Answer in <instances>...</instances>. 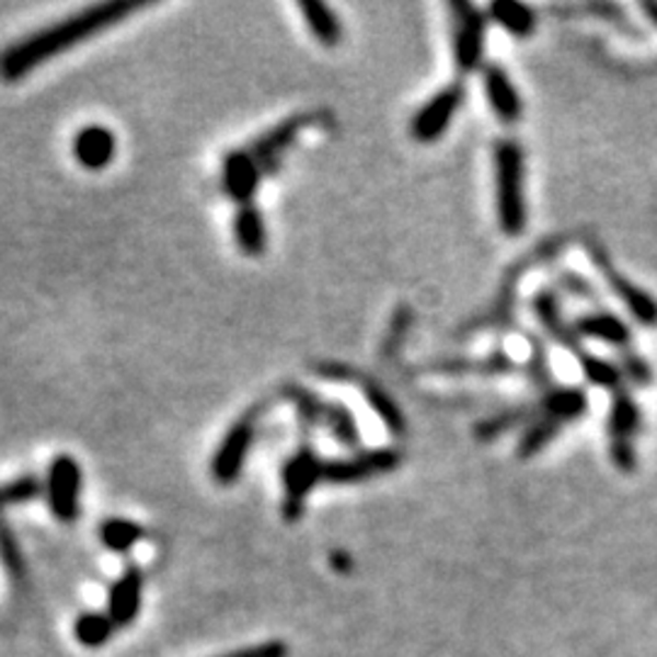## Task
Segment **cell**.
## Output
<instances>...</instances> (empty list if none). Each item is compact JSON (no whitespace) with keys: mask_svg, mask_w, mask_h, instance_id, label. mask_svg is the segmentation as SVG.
Returning a JSON list of instances; mask_svg holds the SVG:
<instances>
[{"mask_svg":"<svg viewBox=\"0 0 657 657\" xmlns=\"http://www.w3.org/2000/svg\"><path fill=\"white\" fill-rule=\"evenodd\" d=\"M141 8L145 5L135 3V0H131V3L129 0L97 3L81 10V13L57 22V25L39 30L35 35L10 44L8 49L0 51V81L15 83L20 79H25V76L35 71L37 66L47 64L54 57H59L61 51L79 47V44H83L85 39H91L95 35H101V32L119 25V22L127 20L129 15L139 13Z\"/></svg>","mask_w":657,"mask_h":657,"instance_id":"1","label":"cell"},{"mask_svg":"<svg viewBox=\"0 0 657 657\" xmlns=\"http://www.w3.org/2000/svg\"><path fill=\"white\" fill-rule=\"evenodd\" d=\"M523 169L517 145H502L497 151V210L502 229L517 237L523 227Z\"/></svg>","mask_w":657,"mask_h":657,"instance_id":"2","label":"cell"},{"mask_svg":"<svg viewBox=\"0 0 657 657\" xmlns=\"http://www.w3.org/2000/svg\"><path fill=\"white\" fill-rule=\"evenodd\" d=\"M256 416L258 412L254 407L249 414L241 416V419H237L215 451L210 470L219 485H232V482L241 477V470L246 465V458L256 438Z\"/></svg>","mask_w":657,"mask_h":657,"instance_id":"3","label":"cell"},{"mask_svg":"<svg viewBox=\"0 0 657 657\" xmlns=\"http://www.w3.org/2000/svg\"><path fill=\"white\" fill-rule=\"evenodd\" d=\"M316 482H324V463L312 451H298L283 468V517L295 521L302 517L304 499L316 487Z\"/></svg>","mask_w":657,"mask_h":657,"instance_id":"4","label":"cell"},{"mask_svg":"<svg viewBox=\"0 0 657 657\" xmlns=\"http://www.w3.org/2000/svg\"><path fill=\"white\" fill-rule=\"evenodd\" d=\"M49 509L59 521H73L81 511V465L71 456H57L47 473Z\"/></svg>","mask_w":657,"mask_h":657,"instance_id":"5","label":"cell"},{"mask_svg":"<svg viewBox=\"0 0 657 657\" xmlns=\"http://www.w3.org/2000/svg\"><path fill=\"white\" fill-rule=\"evenodd\" d=\"M263 173L266 171L249 149L229 151L222 163V183L227 195L239 205H249L258 191Z\"/></svg>","mask_w":657,"mask_h":657,"instance_id":"6","label":"cell"},{"mask_svg":"<svg viewBox=\"0 0 657 657\" xmlns=\"http://www.w3.org/2000/svg\"><path fill=\"white\" fill-rule=\"evenodd\" d=\"M397 460L400 456L394 451H370L348 460H332V463H324V482L346 485V482L376 477L382 473H390V470L397 465Z\"/></svg>","mask_w":657,"mask_h":657,"instance_id":"7","label":"cell"},{"mask_svg":"<svg viewBox=\"0 0 657 657\" xmlns=\"http://www.w3.org/2000/svg\"><path fill=\"white\" fill-rule=\"evenodd\" d=\"M117 153V139L113 129L103 125H88L79 129V135L73 137V157L79 161V166L85 171H103L113 163Z\"/></svg>","mask_w":657,"mask_h":657,"instance_id":"8","label":"cell"},{"mask_svg":"<svg viewBox=\"0 0 657 657\" xmlns=\"http://www.w3.org/2000/svg\"><path fill=\"white\" fill-rule=\"evenodd\" d=\"M141 595H145V575L137 567L125 569L113 589H110L107 616L113 619L115 629H127L135 623L141 609Z\"/></svg>","mask_w":657,"mask_h":657,"instance_id":"9","label":"cell"},{"mask_svg":"<svg viewBox=\"0 0 657 657\" xmlns=\"http://www.w3.org/2000/svg\"><path fill=\"white\" fill-rule=\"evenodd\" d=\"M312 119H314L312 115H295L273 129H268L266 135H261L254 145L249 147V151L254 153L263 171L276 166V161L292 147V141L300 137V131L312 125Z\"/></svg>","mask_w":657,"mask_h":657,"instance_id":"10","label":"cell"},{"mask_svg":"<svg viewBox=\"0 0 657 657\" xmlns=\"http://www.w3.org/2000/svg\"><path fill=\"white\" fill-rule=\"evenodd\" d=\"M460 97H463V91H460V85H453L448 88V91L438 93L429 105H424L422 113L416 115V119L412 123L414 139L434 141L441 137V131L448 127L451 117L456 115Z\"/></svg>","mask_w":657,"mask_h":657,"instance_id":"11","label":"cell"},{"mask_svg":"<svg viewBox=\"0 0 657 657\" xmlns=\"http://www.w3.org/2000/svg\"><path fill=\"white\" fill-rule=\"evenodd\" d=\"M458 30H456V61L463 71L475 69L482 57V30L485 20L470 5H456Z\"/></svg>","mask_w":657,"mask_h":657,"instance_id":"12","label":"cell"},{"mask_svg":"<svg viewBox=\"0 0 657 657\" xmlns=\"http://www.w3.org/2000/svg\"><path fill=\"white\" fill-rule=\"evenodd\" d=\"M234 241L237 246L244 251L246 256H263V251L268 246V232H266V219H263L261 210L254 205H239L234 215Z\"/></svg>","mask_w":657,"mask_h":657,"instance_id":"13","label":"cell"},{"mask_svg":"<svg viewBox=\"0 0 657 657\" xmlns=\"http://www.w3.org/2000/svg\"><path fill=\"white\" fill-rule=\"evenodd\" d=\"M485 93L489 105L495 107V113L504 119V123H514L521 115V101L517 88L511 85L509 76L504 73L497 66L485 71Z\"/></svg>","mask_w":657,"mask_h":657,"instance_id":"14","label":"cell"},{"mask_svg":"<svg viewBox=\"0 0 657 657\" xmlns=\"http://www.w3.org/2000/svg\"><path fill=\"white\" fill-rule=\"evenodd\" d=\"M611 431H613V458L619 460V465L623 470H631L633 468L631 436L635 431V407L631 400H616V404H613Z\"/></svg>","mask_w":657,"mask_h":657,"instance_id":"15","label":"cell"},{"mask_svg":"<svg viewBox=\"0 0 657 657\" xmlns=\"http://www.w3.org/2000/svg\"><path fill=\"white\" fill-rule=\"evenodd\" d=\"M300 13L304 18V25L310 27L314 39L324 44V47H338L344 37L342 22L328 10V5L316 3V0H310V3H300Z\"/></svg>","mask_w":657,"mask_h":657,"instance_id":"16","label":"cell"},{"mask_svg":"<svg viewBox=\"0 0 657 657\" xmlns=\"http://www.w3.org/2000/svg\"><path fill=\"white\" fill-rule=\"evenodd\" d=\"M97 539L113 553H129L141 539H145V529L139 523L127 519H107L97 529Z\"/></svg>","mask_w":657,"mask_h":657,"instance_id":"17","label":"cell"},{"mask_svg":"<svg viewBox=\"0 0 657 657\" xmlns=\"http://www.w3.org/2000/svg\"><path fill=\"white\" fill-rule=\"evenodd\" d=\"M115 631L113 619L107 616V613H97V611H88L81 613L79 619H76V641H79L83 648H103V645L110 641V635Z\"/></svg>","mask_w":657,"mask_h":657,"instance_id":"18","label":"cell"},{"mask_svg":"<svg viewBox=\"0 0 657 657\" xmlns=\"http://www.w3.org/2000/svg\"><path fill=\"white\" fill-rule=\"evenodd\" d=\"M322 422L328 426V431H332L342 443H346V446L358 443L356 422L350 419L348 410L342 407V404H326Z\"/></svg>","mask_w":657,"mask_h":657,"instance_id":"19","label":"cell"},{"mask_svg":"<svg viewBox=\"0 0 657 657\" xmlns=\"http://www.w3.org/2000/svg\"><path fill=\"white\" fill-rule=\"evenodd\" d=\"M42 492V482L35 475H25L18 477L13 482H8V485L0 487V504L5 507H15V504H25L32 502Z\"/></svg>","mask_w":657,"mask_h":657,"instance_id":"20","label":"cell"},{"mask_svg":"<svg viewBox=\"0 0 657 657\" xmlns=\"http://www.w3.org/2000/svg\"><path fill=\"white\" fill-rule=\"evenodd\" d=\"M0 563H3L8 575L13 579L25 577V561H22V553L13 531L8 529V523H3V519H0Z\"/></svg>","mask_w":657,"mask_h":657,"instance_id":"21","label":"cell"},{"mask_svg":"<svg viewBox=\"0 0 657 657\" xmlns=\"http://www.w3.org/2000/svg\"><path fill=\"white\" fill-rule=\"evenodd\" d=\"M492 13H495L497 22H502V25L509 32H514V35H526V32L533 27V15L526 5L497 3L495 8H492Z\"/></svg>","mask_w":657,"mask_h":657,"instance_id":"22","label":"cell"},{"mask_svg":"<svg viewBox=\"0 0 657 657\" xmlns=\"http://www.w3.org/2000/svg\"><path fill=\"white\" fill-rule=\"evenodd\" d=\"M579 328H583V334L604 338L609 344L626 342V328L619 324V320H613V316H589V320L579 324Z\"/></svg>","mask_w":657,"mask_h":657,"instance_id":"23","label":"cell"},{"mask_svg":"<svg viewBox=\"0 0 657 657\" xmlns=\"http://www.w3.org/2000/svg\"><path fill=\"white\" fill-rule=\"evenodd\" d=\"M288 655H290V650L283 641H268V643H261V645H251V648L234 650V653L222 655V657H288Z\"/></svg>","mask_w":657,"mask_h":657,"instance_id":"24","label":"cell"}]
</instances>
